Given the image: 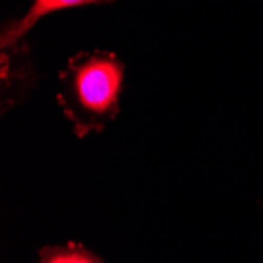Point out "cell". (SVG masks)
<instances>
[{
  "label": "cell",
  "mask_w": 263,
  "mask_h": 263,
  "mask_svg": "<svg viewBox=\"0 0 263 263\" xmlns=\"http://www.w3.org/2000/svg\"><path fill=\"white\" fill-rule=\"evenodd\" d=\"M125 63L109 51H82L59 73L57 101L78 137L101 133L120 112Z\"/></svg>",
  "instance_id": "cell-1"
},
{
  "label": "cell",
  "mask_w": 263,
  "mask_h": 263,
  "mask_svg": "<svg viewBox=\"0 0 263 263\" xmlns=\"http://www.w3.org/2000/svg\"><path fill=\"white\" fill-rule=\"evenodd\" d=\"M36 84V71L26 40L2 47V110L27 97Z\"/></svg>",
  "instance_id": "cell-2"
},
{
  "label": "cell",
  "mask_w": 263,
  "mask_h": 263,
  "mask_svg": "<svg viewBox=\"0 0 263 263\" xmlns=\"http://www.w3.org/2000/svg\"><path fill=\"white\" fill-rule=\"evenodd\" d=\"M114 0H32L29 10L17 19H11L4 24L0 33V47L11 46L17 41L26 40V35L32 30L35 24L46 14L55 11L79 8L87 5H104L112 4Z\"/></svg>",
  "instance_id": "cell-3"
},
{
  "label": "cell",
  "mask_w": 263,
  "mask_h": 263,
  "mask_svg": "<svg viewBox=\"0 0 263 263\" xmlns=\"http://www.w3.org/2000/svg\"><path fill=\"white\" fill-rule=\"evenodd\" d=\"M38 263H103L100 257L79 245H63L44 248L40 252Z\"/></svg>",
  "instance_id": "cell-4"
}]
</instances>
